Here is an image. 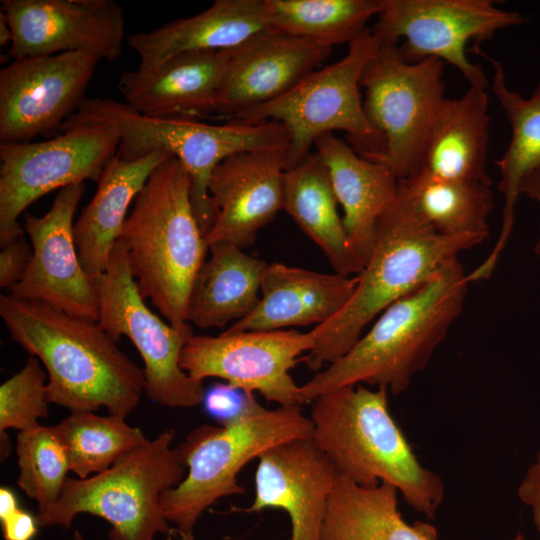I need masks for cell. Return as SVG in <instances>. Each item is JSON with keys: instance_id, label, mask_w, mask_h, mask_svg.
Segmentation results:
<instances>
[{"instance_id": "1", "label": "cell", "mask_w": 540, "mask_h": 540, "mask_svg": "<svg viewBox=\"0 0 540 540\" xmlns=\"http://www.w3.org/2000/svg\"><path fill=\"white\" fill-rule=\"evenodd\" d=\"M0 316L11 339L45 367L49 403L70 412L105 407L123 418L138 405L144 371L97 321L11 294L0 296Z\"/></svg>"}, {"instance_id": "2", "label": "cell", "mask_w": 540, "mask_h": 540, "mask_svg": "<svg viewBox=\"0 0 540 540\" xmlns=\"http://www.w3.org/2000/svg\"><path fill=\"white\" fill-rule=\"evenodd\" d=\"M470 281L458 258L387 307L340 359L301 386L304 403L333 390L368 384L404 392L461 314Z\"/></svg>"}, {"instance_id": "3", "label": "cell", "mask_w": 540, "mask_h": 540, "mask_svg": "<svg viewBox=\"0 0 540 540\" xmlns=\"http://www.w3.org/2000/svg\"><path fill=\"white\" fill-rule=\"evenodd\" d=\"M309 417L311 441L340 475L361 486L391 484L415 511L435 516L444 483L418 460L389 410L387 388L333 390L313 400Z\"/></svg>"}, {"instance_id": "4", "label": "cell", "mask_w": 540, "mask_h": 540, "mask_svg": "<svg viewBox=\"0 0 540 540\" xmlns=\"http://www.w3.org/2000/svg\"><path fill=\"white\" fill-rule=\"evenodd\" d=\"M118 241L143 299L172 326L189 324L191 289L209 246L192 206L188 173L176 157L152 172Z\"/></svg>"}, {"instance_id": "5", "label": "cell", "mask_w": 540, "mask_h": 540, "mask_svg": "<svg viewBox=\"0 0 540 540\" xmlns=\"http://www.w3.org/2000/svg\"><path fill=\"white\" fill-rule=\"evenodd\" d=\"M473 235L447 236L424 223L398 195L379 220L376 241L345 307L315 326V347L304 357L320 370L344 356L387 307L429 280L458 253L481 244Z\"/></svg>"}, {"instance_id": "6", "label": "cell", "mask_w": 540, "mask_h": 540, "mask_svg": "<svg viewBox=\"0 0 540 540\" xmlns=\"http://www.w3.org/2000/svg\"><path fill=\"white\" fill-rule=\"evenodd\" d=\"M97 124L116 128L120 139L117 155L121 159L137 160L164 151L183 164L190 179L195 216L205 236L215 218L208 184L216 166L238 153L287 151L289 146L286 127L276 121L215 125L181 117H149L109 98H86L63 129Z\"/></svg>"}, {"instance_id": "7", "label": "cell", "mask_w": 540, "mask_h": 540, "mask_svg": "<svg viewBox=\"0 0 540 540\" xmlns=\"http://www.w3.org/2000/svg\"><path fill=\"white\" fill-rule=\"evenodd\" d=\"M313 423L301 406L267 409L258 403L241 419L223 426L203 424L176 449L188 468L184 479L161 496L162 512L179 532H193L203 512L218 499L241 495L238 474L266 450L311 439Z\"/></svg>"}, {"instance_id": "8", "label": "cell", "mask_w": 540, "mask_h": 540, "mask_svg": "<svg viewBox=\"0 0 540 540\" xmlns=\"http://www.w3.org/2000/svg\"><path fill=\"white\" fill-rule=\"evenodd\" d=\"M173 429H166L128 453L107 470L85 479L67 478L58 499L38 512L40 527L70 528L87 513L106 520L110 540H154L171 532L161 508V496L186 475L172 447Z\"/></svg>"}, {"instance_id": "9", "label": "cell", "mask_w": 540, "mask_h": 540, "mask_svg": "<svg viewBox=\"0 0 540 540\" xmlns=\"http://www.w3.org/2000/svg\"><path fill=\"white\" fill-rule=\"evenodd\" d=\"M348 45L337 62L314 70L286 94L231 120L282 123L289 134L286 170L310 154L320 135L335 130L347 133L363 158L372 160L384 152V139L368 121L360 93L362 74L381 45L369 27Z\"/></svg>"}, {"instance_id": "10", "label": "cell", "mask_w": 540, "mask_h": 540, "mask_svg": "<svg viewBox=\"0 0 540 540\" xmlns=\"http://www.w3.org/2000/svg\"><path fill=\"white\" fill-rule=\"evenodd\" d=\"M444 64L433 57L407 62L398 45H381L362 74L364 112L385 142L384 152L372 161L386 165L398 179L420 169L452 106L453 99L445 97Z\"/></svg>"}, {"instance_id": "11", "label": "cell", "mask_w": 540, "mask_h": 540, "mask_svg": "<svg viewBox=\"0 0 540 540\" xmlns=\"http://www.w3.org/2000/svg\"><path fill=\"white\" fill-rule=\"evenodd\" d=\"M98 295V324L115 341L126 336L144 363L145 393L165 407L191 408L202 403V381L180 366L181 352L194 334L192 325L175 327L146 305L130 272L122 244L117 241L105 271L94 280Z\"/></svg>"}, {"instance_id": "12", "label": "cell", "mask_w": 540, "mask_h": 540, "mask_svg": "<svg viewBox=\"0 0 540 540\" xmlns=\"http://www.w3.org/2000/svg\"><path fill=\"white\" fill-rule=\"evenodd\" d=\"M371 28L380 45H398L402 58L417 62L437 58L457 68L470 86L487 88L480 65L466 55V44L477 46L501 29L527 21L517 11L498 8L493 0H381Z\"/></svg>"}, {"instance_id": "13", "label": "cell", "mask_w": 540, "mask_h": 540, "mask_svg": "<svg viewBox=\"0 0 540 540\" xmlns=\"http://www.w3.org/2000/svg\"><path fill=\"white\" fill-rule=\"evenodd\" d=\"M109 124L74 127L40 142L0 144V245L24 234L18 219L33 202L64 187L100 179L117 155Z\"/></svg>"}, {"instance_id": "14", "label": "cell", "mask_w": 540, "mask_h": 540, "mask_svg": "<svg viewBox=\"0 0 540 540\" xmlns=\"http://www.w3.org/2000/svg\"><path fill=\"white\" fill-rule=\"evenodd\" d=\"M315 347L312 331L223 332L218 336L193 334L180 356L181 368L194 380L209 377L260 393L279 406H302L301 386L290 370Z\"/></svg>"}, {"instance_id": "15", "label": "cell", "mask_w": 540, "mask_h": 540, "mask_svg": "<svg viewBox=\"0 0 540 540\" xmlns=\"http://www.w3.org/2000/svg\"><path fill=\"white\" fill-rule=\"evenodd\" d=\"M99 60L86 53L15 59L0 71V142H32L61 128L86 99Z\"/></svg>"}, {"instance_id": "16", "label": "cell", "mask_w": 540, "mask_h": 540, "mask_svg": "<svg viewBox=\"0 0 540 540\" xmlns=\"http://www.w3.org/2000/svg\"><path fill=\"white\" fill-rule=\"evenodd\" d=\"M84 191V182L64 187L44 215L25 214L32 257L9 294L97 321L96 286L82 267L74 239V216Z\"/></svg>"}, {"instance_id": "17", "label": "cell", "mask_w": 540, "mask_h": 540, "mask_svg": "<svg viewBox=\"0 0 540 540\" xmlns=\"http://www.w3.org/2000/svg\"><path fill=\"white\" fill-rule=\"evenodd\" d=\"M13 33V60L65 52L115 61L122 52L125 19L113 0H1Z\"/></svg>"}, {"instance_id": "18", "label": "cell", "mask_w": 540, "mask_h": 540, "mask_svg": "<svg viewBox=\"0 0 540 540\" xmlns=\"http://www.w3.org/2000/svg\"><path fill=\"white\" fill-rule=\"evenodd\" d=\"M332 48L270 29L232 49L216 95L214 113L231 121L289 92Z\"/></svg>"}, {"instance_id": "19", "label": "cell", "mask_w": 540, "mask_h": 540, "mask_svg": "<svg viewBox=\"0 0 540 540\" xmlns=\"http://www.w3.org/2000/svg\"><path fill=\"white\" fill-rule=\"evenodd\" d=\"M286 150H260L232 155L220 162L209 179L214 222L208 246L229 243L246 248L257 232L283 210Z\"/></svg>"}, {"instance_id": "20", "label": "cell", "mask_w": 540, "mask_h": 540, "mask_svg": "<svg viewBox=\"0 0 540 540\" xmlns=\"http://www.w3.org/2000/svg\"><path fill=\"white\" fill-rule=\"evenodd\" d=\"M255 497L247 512L282 509L291 540H321L328 501L338 472L311 439L276 445L258 458Z\"/></svg>"}, {"instance_id": "21", "label": "cell", "mask_w": 540, "mask_h": 540, "mask_svg": "<svg viewBox=\"0 0 540 540\" xmlns=\"http://www.w3.org/2000/svg\"><path fill=\"white\" fill-rule=\"evenodd\" d=\"M231 50L178 54L150 71H126L117 87L125 103L149 117L198 119L214 113Z\"/></svg>"}, {"instance_id": "22", "label": "cell", "mask_w": 540, "mask_h": 540, "mask_svg": "<svg viewBox=\"0 0 540 540\" xmlns=\"http://www.w3.org/2000/svg\"><path fill=\"white\" fill-rule=\"evenodd\" d=\"M313 146L343 209L350 246L365 266L379 220L396 198L399 179L386 165L363 158L332 132L320 135Z\"/></svg>"}, {"instance_id": "23", "label": "cell", "mask_w": 540, "mask_h": 540, "mask_svg": "<svg viewBox=\"0 0 540 540\" xmlns=\"http://www.w3.org/2000/svg\"><path fill=\"white\" fill-rule=\"evenodd\" d=\"M358 277L321 273L282 263L268 264L261 279L260 300L246 317L225 332L274 331L315 326L335 317L348 303Z\"/></svg>"}, {"instance_id": "24", "label": "cell", "mask_w": 540, "mask_h": 540, "mask_svg": "<svg viewBox=\"0 0 540 540\" xmlns=\"http://www.w3.org/2000/svg\"><path fill=\"white\" fill-rule=\"evenodd\" d=\"M264 0H215L206 10L128 37L139 58L136 70L150 71L185 52L231 50L267 30Z\"/></svg>"}, {"instance_id": "25", "label": "cell", "mask_w": 540, "mask_h": 540, "mask_svg": "<svg viewBox=\"0 0 540 540\" xmlns=\"http://www.w3.org/2000/svg\"><path fill=\"white\" fill-rule=\"evenodd\" d=\"M171 157L164 151L137 160L114 156L97 182V190L74 223V239L80 262L94 281L106 269L134 202L152 172Z\"/></svg>"}, {"instance_id": "26", "label": "cell", "mask_w": 540, "mask_h": 540, "mask_svg": "<svg viewBox=\"0 0 540 540\" xmlns=\"http://www.w3.org/2000/svg\"><path fill=\"white\" fill-rule=\"evenodd\" d=\"M484 57L493 66L492 90L509 121L511 138L506 151L496 161L500 172L497 187L505 198L501 230L489 256L469 274L471 282L488 279L494 272L514 226L521 181L540 167V81L532 96L525 99L509 89L501 63Z\"/></svg>"}, {"instance_id": "27", "label": "cell", "mask_w": 540, "mask_h": 540, "mask_svg": "<svg viewBox=\"0 0 540 540\" xmlns=\"http://www.w3.org/2000/svg\"><path fill=\"white\" fill-rule=\"evenodd\" d=\"M209 250L191 289L186 320L199 328L225 327L255 309L268 263L229 243L212 244Z\"/></svg>"}, {"instance_id": "28", "label": "cell", "mask_w": 540, "mask_h": 540, "mask_svg": "<svg viewBox=\"0 0 540 540\" xmlns=\"http://www.w3.org/2000/svg\"><path fill=\"white\" fill-rule=\"evenodd\" d=\"M398 490L381 482L361 486L338 474L331 492L321 540H437L435 528L408 524L398 509ZM512 540H526L518 533Z\"/></svg>"}, {"instance_id": "29", "label": "cell", "mask_w": 540, "mask_h": 540, "mask_svg": "<svg viewBox=\"0 0 540 540\" xmlns=\"http://www.w3.org/2000/svg\"><path fill=\"white\" fill-rule=\"evenodd\" d=\"M337 204L315 153L286 170L283 210L321 248L336 273L356 276L364 264L350 246Z\"/></svg>"}, {"instance_id": "30", "label": "cell", "mask_w": 540, "mask_h": 540, "mask_svg": "<svg viewBox=\"0 0 540 540\" xmlns=\"http://www.w3.org/2000/svg\"><path fill=\"white\" fill-rule=\"evenodd\" d=\"M489 131L486 89L470 86L460 98L453 99L426 148L419 170L439 178L491 186L486 170Z\"/></svg>"}, {"instance_id": "31", "label": "cell", "mask_w": 540, "mask_h": 540, "mask_svg": "<svg viewBox=\"0 0 540 540\" xmlns=\"http://www.w3.org/2000/svg\"><path fill=\"white\" fill-rule=\"evenodd\" d=\"M397 193L439 234L484 240L489 235L488 219L495 206L490 185L439 178L419 170L399 179Z\"/></svg>"}, {"instance_id": "32", "label": "cell", "mask_w": 540, "mask_h": 540, "mask_svg": "<svg viewBox=\"0 0 540 540\" xmlns=\"http://www.w3.org/2000/svg\"><path fill=\"white\" fill-rule=\"evenodd\" d=\"M381 7V0H264L268 29L331 48L349 44Z\"/></svg>"}, {"instance_id": "33", "label": "cell", "mask_w": 540, "mask_h": 540, "mask_svg": "<svg viewBox=\"0 0 540 540\" xmlns=\"http://www.w3.org/2000/svg\"><path fill=\"white\" fill-rule=\"evenodd\" d=\"M126 418L99 416L94 412H71L55 430L67 452L70 469L77 478L101 473L119 459L146 444L141 429L127 424Z\"/></svg>"}, {"instance_id": "34", "label": "cell", "mask_w": 540, "mask_h": 540, "mask_svg": "<svg viewBox=\"0 0 540 540\" xmlns=\"http://www.w3.org/2000/svg\"><path fill=\"white\" fill-rule=\"evenodd\" d=\"M16 451L17 484L41 512L58 499L71 471L65 447L54 426L39 425L18 433Z\"/></svg>"}, {"instance_id": "35", "label": "cell", "mask_w": 540, "mask_h": 540, "mask_svg": "<svg viewBox=\"0 0 540 540\" xmlns=\"http://www.w3.org/2000/svg\"><path fill=\"white\" fill-rule=\"evenodd\" d=\"M47 373L29 356L20 371L0 386V431L19 432L39 426L48 417Z\"/></svg>"}, {"instance_id": "36", "label": "cell", "mask_w": 540, "mask_h": 540, "mask_svg": "<svg viewBox=\"0 0 540 540\" xmlns=\"http://www.w3.org/2000/svg\"><path fill=\"white\" fill-rule=\"evenodd\" d=\"M259 402L255 393L229 383H215L204 392L205 412L220 426L233 423L248 414Z\"/></svg>"}, {"instance_id": "37", "label": "cell", "mask_w": 540, "mask_h": 540, "mask_svg": "<svg viewBox=\"0 0 540 540\" xmlns=\"http://www.w3.org/2000/svg\"><path fill=\"white\" fill-rule=\"evenodd\" d=\"M32 257V246L24 234L1 244L0 287L10 289L26 272Z\"/></svg>"}, {"instance_id": "38", "label": "cell", "mask_w": 540, "mask_h": 540, "mask_svg": "<svg viewBox=\"0 0 540 540\" xmlns=\"http://www.w3.org/2000/svg\"><path fill=\"white\" fill-rule=\"evenodd\" d=\"M519 499L529 507L532 521L540 536V450L527 468L517 490Z\"/></svg>"}, {"instance_id": "39", "label": "cell", "mask_w": 540, "mask_h": 540, "mask_svg": "<svg viewBox=\"0 0 540 540\" xmlns=\"http://www.w3.org/2000/svg\"><path fill=\"white\" fill-rule=\"evenodd\" d=\"M5 540H33L38 532L37 517L19 508L1 521Z\"/></svg>"}, {"instance_id": "40", "label": "cell", "mask_w": 540, "mask_h": 540, "mask_svg": "<svg viewBox=\"0 0 540 540\" xmlns=\"http://www.w3.org/2000/svg\"><path fill=\"white\" fill-rule=\"evenodd\" d=\"M520 195L524 194L528 198L535 200L540 206V167L527 174L521 181L519 188ZM536 255H540V234L534 246Z\"/></svg>"}, {"instance_id": "41", "label": "cell", "mask_w": 540, "mask_h": 540, "mask_svg": "<svg viewBox=\"0 0 540 540\" xmlns=\"http://www.w3.org/2000/svg\"><path fill=\"white\" fill-rule=\"evenodd\" d=\"M19 504L15 493L7 488H0V520H4L19 509Z\"/></svg>"}, {"instance_id": "42", "label": "cell", "mask_w": 540, "mask_h": 540, "mask_svg": "<svg viewBox=\"0 0 540 540\" xmlns=\"http://www.w3.org/2000/svg\"><path fill=\"white\" fill-rule=\"evenodd\" d=\"M13 33L11 27L6 19V16L0 12V45L4 46L12 43Z\"/></svg>"}, {"instance_id": "43", "label": "cell", "mask_w": 540, "mask_h": 540, "mask_svg": "<svg viewBox=\"0 0 540 540\" xmlns=\"http://www.w3.org/2000/svg\"><path fill=\"white\" fill-rule=\"evenodd\" d=\"M177 536L173 534V530L166 535L165 540H195L193 532H179L175 530Z\"/></svg>"}, {"instance_id": "44", "label": "cell", "mask_w": 540, "mask_h": 540, "mask_svg": "<svg viewBox=\"0 0 540 540\" xmlns=\"http://www.w3.org/2000/svg\"><path fill=\"white\" fill-rule=\"evenodd\" d=\"M72 540H85V538L78 530H75Z\"/></svg>"}]
</instances>
